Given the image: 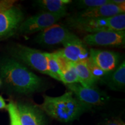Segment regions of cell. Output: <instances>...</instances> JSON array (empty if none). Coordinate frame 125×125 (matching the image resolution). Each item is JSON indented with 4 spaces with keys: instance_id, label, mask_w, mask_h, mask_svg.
Masks as SVG:
<instances>
[{
    "instance_id": "6da1fadb",
    "label": "cell",
    "mask_w": 125,
    "mask_h": 125,
    "mask_svg": "<svg viewBox=\"0 0 125 125\" xmlns=\"http://www.w3.org/2000/svg\"><path fill=\"white\" fill-rule=\"evenodd\" d=\"M0 78L9 89L19 93L35 92L42 85L40 78L14 59L0 62Z\"/></svg>"
},
{
    "instance_id": "7a4b0ae2",
    "label": "cell",
    "mask_w": 125,
    "mask_h": 125,
    "mask_svg": "<svg viewBox=\"0 0 125 125\" xmlns=\"http://www.w3.org/2000/svg\"><path fill=\"white\" fill-rule=\"evenodd\" d=\"M43 98L40 109L52 118L62 122L76 119L87 108L70 91L59 97L45 96Z\"/></svg>"
},
{
    "instance_id": "3957f363",
    "label": "cell",
    "mask_w": 125,
    "mask_h": 125,
    "mask_svg": "<svg viewBox=\"0 0 125 125\" xmlns=\"http://www.w3.org/2000/svg\"><path fill=\"white\" fill-rule=\"evenodd\" d=\"M71 27L90 34L104 31H125V14L109 18L79 19L73 16L70 20Z\"/></svg>"
},
{
    "instance_id": "277c9868",
    "label": "cell",
    "mask_w": 125,
    "mask_h": 125,
    "mask_svg": "<svg viewBox=\"0 0 125 125\" xmlns=\"http://www.w3.org/2000/svg\"><path fill=\"white\" fill-rule=\"evenodd\" d=\"M10 52L16 60L26 64L41 73L49 75L44 52L20 44L12 46Z\"/></svg>"
},
{
    "instance_id": "5b68a950",
    "label": "cell",
    "mask_w": 125,
    "mask_h": 125,
    "mask_svg": "<svg viewBox=\"0 0 125 125\" xmlns=\"http://www.w3.org/2000/svg\"><path fill=\"white\" fill-rule=\"evenodd\" d=\"M79 40V38L66 27L60 24H54L40 32L35 41L42 45H54L67 43Z\"/></svg>"
},
{
    "instance_id": "8992f818",
    "label": "cell",
    "mask_w": 125,
    "mask_h": 125,
    "mask_svg": "<svg viewBox=\"0 0 125 125\" xmlns=\"http://www.w3.org/2000/svg\"><path fill=\"white\" fill-rule=\"evenodd\" d=\"M65 15L66 13H53L45 11L41 12L30 17L21 23L19 27V30L20 33L26 34L41 32L56 24Z\"/></svg>"
},
{
    "instance_id": "52a82bcc",
    "label": "cell",
    "mask_w": 125,
    "mask_h": 125,
    "mask_svg": "<svg viewBox=\"0 0 125 125\" xmlns=\"http://www.w3.org/2000/svg\"><path fill=\"white\" fill-rule=\"evenodd\" d=\"M66 85L70 92L75 95L76 99L86 107L103 105L107 100L105 94L95 87H84L78 83L67 84Z\"/></svg>"
},
{
    "instance_id": "ba28073f",
    "label": "cell",
    "mask_w": 125,
    "mask_h": 125,
    "mask_svg": "<svg viewBox=\"0 0 125 125\" xmlns=\"http://www.w3.org/2000/svg\"><path fill=\"white\" fill-rule=\"evenodd\" d=\"M83 41L92 46H122L125 43V31H104L87 34Z\"/></svg>"
},
{
    "instance_id": "9c48e42d",
    "label": "cell",
    "mask_w": 125,
    "mask_h": 125,
    "mask_svg": "<svg viewBox=\"0 0 125 125\" xmlns=\"http://www.w3.org/2000/svg\"><path fill=\"white\" fill-rule=\"evenodd\" d=\"M23 17L21 10L15 7L0 12V37L10 35L19 29Z\"/></svg>"
},
{
    "instance_id": "30bf717a",
    "label": "cell",
    "mask_w": 125,
    "mask_h": 125,
    "mask_svg": "<svg viewBox=\"0 0 125 125\" xmlns=\"http://www.w3.org/2000/svg\"><path fill=\"white\" fill-rule=\"evenodd\" d=\"M125 2L116 5L112 2L92 9H85L74 16L79 19H97L109 18L125 13Z\"/></svg>"
},
{
    "instance_id": "8fae6325",
    "label": "cell",
    "mask_w": 125,
    "mask_h": 125,
    "mask_svg": "<svg viewBox=\"0 0 125 125\" xmlns=\"http://www.w3.org/2000/svg\"><path fill=\"white\" fill-rule=\"evenodd\" d=\"M89 57L98 68L109 73L116 68L119 62V55L112 51L91 49Z\"/></svg>"
},
{
    "instance_id": "7c38bea8",
    "label": "cell",
    "mask_w": 125,
    "mask_h": 125,
    "mask_svg": "<svg viewBox=\"0 0 125 125\" xmlns=\"http://www.w3.org/2000/svg\"><path fill=\"white\" fill-rule=\"evenodd\" d=\"M16 105L21 125H45L44 115L40 108L27 103H18Z\"/></svg>"
},
{
    "instance_id": "4fadbf2b",
    "label": "cell",
    "mask_w": 125,
    "mask_h": 125,
    "mask_svg": "<svg viewBox=\"0 0 125 125\" xmlns=\"http://www.w3.org/2000/svg\"><path fill=\"white\" fill-rule=\"evenodd\" d=\"M69 62L75 63L83 61L89 57L88 51L80 39L67 43L63 49L55 52Z\"/></svg>"
},
{
    "instance_id": "5bb4252c",
    "label": "cell",
    "mask_w": 125,
    "mask_h": 125,
    "mask_svg": "<svg viewBox=\"0 0 125 125\" xmlns=\"http://www.w3.org/2000/svg\"><path fill=\"white\" fill-rule=\"evenodd\" d=\"M100 81L105 83L111 89L119 90L125 86V63L122 62L113 71L108 73L101 78Z\"/></svg>"
},
{
    "instance_id": "9a60e30c",
    "label": "cell",
    "mask_w": 125,
    "mask_h": 125,
    "mask_svg": "<svg viewBox=\"0 0 125 125\" xmlns=\"http://www.w3.org/2000/svg\"><path fill=\"white\" fill-rule=\"evenodd\" d=\"M74 65L81 85L84 87H94V85L98 81L92 74L85 60L74 63Z\"/></svg>"
},
{
    "instance_id": "2e32d148",
    "label": "cell",
    "mask_w": 125,
    "mask_h": 125,
    "mask_svg": "<svg viewBox=\"0 0 125 125\" xmlns=\"http://www.w3.org/2000/svg\"><path fill=\"white\" fill-rule=\"evenodd\" d=\"M35 2L38 7L53 13H66L67 5L71 2L70 0H38Z\"/></svg>"
},
{
    "instance_id": "e0dca14e",
    "label": "cell",
    "mask_w": 125,
    "mask_h": 125,
    "mask_svg": "<svg viewBox=\"0 0 125 125\" xmlns=\"http://www.w3.org/2000/svg\"><path fill=\"white\" fill-rule=\"evenodd\" d=\"M45 55L46 58L49 75L61 81L62 74L57 54L55 52L45 53Z\"/></svg>"
},
{
    "instance_id": "ac0fdd59",
    "label": "cell",
    "mask_w": 125,
    "mask_h": 125,
    "mask_svg": "<svg viewBox=\"0 0 125 125\" xmlns=\"http://www.w3.org/2000/svg\"><path fill=\"white\" fill-rule=\"evenodd\" d=\"M62 74L61 81L65 85L79 83L77 73L73 62H69L67 66L62 70Z\"/></svg>"
},
{
    "instance_id": "d6986e66",
    "label": "cell",
    "mask_w": 125,
    "mask_h": 125,
    "mask_svg": "<svg viewBox=\"0 0 125 125\" xmlns=\"http://www.w3.org/2000/svg\"><path fill=\"white\" fill-rule=\"evenodd\" d=\"M111 2V0H79L75 1V4L79 9L84 10L96 8Z\"/></svg>"
},
{
    "instance_id": "ffe728a7",
    "label": "cell",
    "mask_w": 125,
    "mask_h": 125,
    "mask_svg": "<svg viewBox=\"0 0 125 125\" xmlns=\"http://www.w3.org/2000/svg\"><path fill=\"white\" fill-rule=\"evenodd\" d=\"M7 109L10 117V125H22L20 121L16 104L10 101L7 105Z\"/></svg>"
},
{
    "instance_id": "44dd1931",
    "label": "cell",
    "mask_w": 125,
    "mask_h": 125,
    "mask_svg": "<svg viewBox=\"0 0 125 125\" xmlns=\"http://www.w3.org/2000/svg\"><path fill=\"white\" fill-rule=\"evenodd\" d=\"M86 63L88 66L89 68L91 71L93 75L96 78V79L98 81H100L101 79L103 76H104L108 73H105V72L102 71L100 68H98L97 65L93 62L91 59L89 57L85 60Z\"/></svg>"
},
{
    "instance_id": "7402d4cb",
    "label": "cell",
    "mask_w": 125,
    "mask_h": 125,
    "mask_svg": "<svg viewBox=\"0 0 125 125\" xmlns=\"http://www.w3.org/2000/svg\"><path fill=\"white\" fill-rule=\"evenodd\" d=\"M14 1H0V12L5 11L13 7Z\"/></svg>"
},
{
    "instance_id": "603a6c76",
    "label": "cell",
    "mask_w": 125,
    "mask_h": 125,
    "mask_svg": "<svg viewBox=\"0 0 125 125\" xmlns=\"http://www.w3.org/2000/svg\"><path fill=\"white\" fill-rule=\"evenodd\" d=\"M107 125H125V123L120 120H113V121L109 122L107 123Z\"/></svg>"
},
{
    "instance_id": "cb8c5ba5",
    "label": "cell",
    "mask_w": 125,
    "mask_h": 125,
    "mask_svg": "<svg viewBox=\"0 0 125 125\" xmlns=\"http://www.w3.org/2000/svg\"><path fill=\"white\" fill-rule=\"evenodd\" d=\"M7 105L4 98L2 96H0V109H7Z\"/></svg>"
},
{
    "instance_id": "d4e9b609",
    "label": "cell",
    "mask_w": 125,
    "mask_h": 125,
    "mask_svg": "<svg viewBox=\"0 0 125 125\" xmlns=\"http://www.w3.org/2000/svg\"><path fill=\"white\" fill-rule=\"evenodd\" d=\"M1 84H2V82H1V79H0V86H1Z\"/></svg>"
}]
</instances>
